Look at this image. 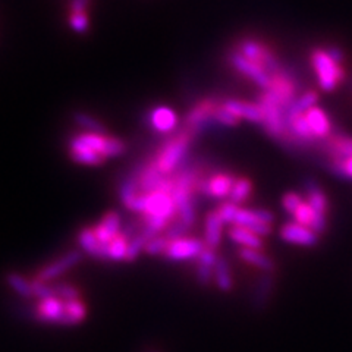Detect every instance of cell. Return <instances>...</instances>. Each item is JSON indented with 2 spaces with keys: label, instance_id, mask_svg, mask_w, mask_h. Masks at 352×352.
I'll return each mask as SVG.
<instances>
[{
  "label": "cell",
  "instance_id": "1",
  "mask_svg": "<svg viewBox=\"0 0 352 352\" xmlns=\"http://www.w3.org/2000/svg\"><path fill=\"white\" fill-rule=\"evenodd\" d=\"M195 136L186 128L178 129L164 140L151 159L164 176H172L188 160Z\"/></svg>",
  "mask_w": 352,
  "mask_h": 352
},
{
  "label": "cell",
  "instance_id": "2",
  "mask_svg": "<svg viewBox=\"0 0 352 352\" xmlns=\"http://www.w3.org/2000/svg\"><path fill=\"white\" fill-rule=\"evenodd\" d=\"M312 65L316 72L318 87L323 91H334L345 78L342 65L329 56L326 49H314L312 51Z\"/></svg>",
  "mask_w": 352,
  "mask_h": 352
},
{
  "label": "cell",
  "instance_id": "3",
  "mask_svg": "<svg viewBox=\"0 0 352 352\" xmlns=\"http://www.w3.org/2000/svg\"><path fill=\"white\" fill-rule=\"evenodd\" d=\"M235 50L240 51V53L247 59L255 62L257 65L263 66L272 77L276 74H281V72L285 69V66L281 64V60L277 59V56L264 43H262L260 40L250 38V37L241 38L236 43Z\"/></svg>",
  "mask_w": 352,
  "mask_h": 352
},
{
  "label": "cell",
  "instance_id": "4",
  "mask_svg": "<svg viewBox=\"0 0 352 352\" xmlns=\"http://www.w3.org/2000/svg\"><path fill=\"white\" fill-rule=\"evenodd\" d=\"M236 176L231 172L216 171L210 173H204L203 178L197 185V192L213 200H229Z\"/></svg>",
  "mask_w": 352,
  "mask_h": 352
},
{
  "label": "cell",
  "instance_id": "5",
  "mask_svg": "<svg viewBox=\"0 0 352 352\" xmlns=\"http://www.w3.org/2000/svg\"><path fill=\"white\" fill-rule=\"evenodd\" d=\"M222 101H219L214 97H204L199 100L195 105L186 113L184 128L190 129L194 136L197 137L204 129L210 128L212 125H216L214 122V113L216 109L219 108Z\"/></svg>",
  "mask_w": 352,
  "mask_h": 352
},
{
  "label": "cell",
  "instance_id": "6",
  "mask_svg": "<svg viewBox=\"0 0 352 352\" xmlns=\"http://www.w3.org/2000/svg\"><path fill=\"white\" fill-rule=\"evenodd\" d=\"M77 137L86 142L88 147H91L96 153H99L103 159H112L122 156L127 151V144L123 140L109 136V134L103 132H78Z\"/></svg>",
  "mask_w": 352,
  "mask_h": 352
},
{
  "label": "cell",
  "instance_id": "7",
  "mask_svg": "<svg viewBox=\"0 0 352 352\" xmlns=\"http://www.w3.org/2000/svg\"><path fill=\"white\" fill-rule=\"evenodd\" d=\"M227 62H229V65L238 72V74H241L242 77L254 82V84L257 87H260L263 91L271 88L273 77L268 74L263 66L257 65L255 62L242 56L240 51H236L235 49L231 50L229 53H227Z\"/></svg>",
  "mask_w": 352,
  "mask_h": 352
},
{
  "label": "cell",
  "instance_id": "8",
  "mask_svg": "<svg viewBox=\"0 0 352 352\" xmlns=\"http://www.w3.org/2000/svg\"><path fill=\"white\" fill-rule=\"evenodd\" d=\"M304 190H305V201L313 207L317 221L313 226V231L318 235H323L327 231V213H329V200L327 195L323 191L320 184L313 179L307 178L304 181Z\"/></svg>",
  "mask_w": 352,
  "mask_h": 352
},
{
  "label": "cell",
  "instance_id": "9",
  "mask_svg": "<svg viewBox=\"0 0 352 352\" xmlns=\"http://www.w3.org/2000/svg\"><path fill=\"white\" fill-rule=\"evenodd\" d=\"M81 262H82V251L79 250L68 251L64 255L56 258V260L46 264L45 267H41L36 279L40 282H46V284L56 281L59 276L66 273L68 271H71V268L77 267Z\"/></svg>",
  "mask_w": 352,
  "mask_h": 352
},
{
  "label": "cell",
  "instance_id": "10",
  "mask_svg": "<svg viewBox=\"0 0 352 352\" xmlns=\"http://www.w3.org/2000/svg\"><path fill=\"white\" fill-rule=\"evenodd\" d=\"M204 241L199 238H179V240L171 241L164 258L169 262H186V260H197V257L204 250Z\"/></svg>",
  "mask_w": 352,
  "mask_h": 352
},
{
  "label": "cell",
  "instance_id": "11",
  "mask_svg": "<svg viewBox=\"0 0 352 352\" xmlns=\"http://www.w3.org/2000/svg\"><path fill=\"white\" fill-rule=\"evenodd\" d=\"M147 121L150 128L154 132L168 137L178 131L179 127V118L176 115V112L172 108L164 105L153 106L147 115Z\"/></svg>",
  "mask_w": 352,
  "mask_h": 352
},
{
  "label": "cell",
  "instance_id": "12",
  "mask_svg": "<svg viewBox=\"0 0 352 352\" xmlns=\"http://www.w3.org/2000/svg\"><path fill=\"white\" fill-rule=\"evenodd\" d=\"M36 318L43 323H53L66 326V317H65V301L56 295L40 299L36 305Z\"/></svg>",
  "mask_w": 352,
  "mask_h": 352
},
{
  "label": "cell",
  "instance_id": "13",
  "mask_svg": "<svg viewBox=\"0 0 352 352\" xmlns=\"http://www.w3.org/2000/svg\"><path fill=\"white\" fill-rule=\"evenodd\" d=\"M281 238L292 245H301V247H307L312 248L314 245L318 244V238L320 235L316 234L312 227L299 225L297 222H288L281 227Z\"/></svg>",
  "mask_w": 352,
  "mask_h": 352
},
{
  "label": "cell",
  "instance_id": "14",
  "mask_svg": "<svg viewBox=\"0 0 352 352\" xmlns=\"http://www.w3.org/2000/svg\"><path fill=\"white\" fill-rule=\"evenodd\" d=\"M275 292V276L273 273H262L255 281L251 292L250 304L255 313H262L271 305Z\"/></svg>",
  "mask_w": 352,
  "mask_h": 352
},
{
  "label": "cell",
  "instance_id": "15",
  "mask_svg": "<svg viewBox=\"0 0 352 352\" xmlns=\"http://www.w3.org/2000/svg\"><path fill=\"white\" fill-rule=\"evenodd\" d=\"M223 106L231 113L240 119L248 121L251 123H260L263 122V110L257 101H247L241 99H226L223 101Z\"/></svg>",
  "mask_w": 352,
  "mask_h": 352
},
{
  "label": "cell",
  "instance_id": "16",
  "mask_svg": "<svg viewBox=\"0 0 352 352\" xmlns=\"http://www.w3.org/2000/svg\"><path fill=\"white\" fill-rule=\"evenodd\" d=\"M68 150H69L71 159L79 164H87V166H100V164L106 162V159H103L99 153H96L91 147H88L86 142H82L77 137V134L69 138Z\"/></svg>",
  "mask_w": 352,
  "mask_h": 352
},
{
  "label": "cell",
  "instance_id": "17",
  "mask_svg": "<svg viewBox=\"0 0 352 352\" xmlns=\"http://www.w3.org/2000/svg\"><path fill=\"white\" fill-rule=\"evenodd\" d=\"M232 226L245 227V229L254 232L260 238L271 235L272 232V225H267L260 219L257 209H244V207L238 209Z\"/></svg>",
  "mask_w": 352,
  "mask_h": 352
},
{
  "label": "cell",
  "instance_id": "18",
  "mask_svg": "<svg viewBox=\"0 0 352 352\" xmlns=\"http://www.w3.org/2000/svg\"><path fill=\"white\" fill-rule=\"evenodd\" d=\"M122 231L121 216L116 212H108L95 226V232L103 245H109Z\"/></svg>",
  "mask_w": 352,
  "mask_h": 352
},
{
  "label": "cell",
  "instance_id": "19",
  "mask_svg": "<svg viewBox=\"0 0 352 352\" xmlns=\"http://www.w3.org/2000/svg\"><path fill=\"white\" fill-rule=\"evenodd\" d=\"M78 245L86 254L97 258V260H108V250L103 245L95 232V227H82L78 232Z\"/></svg>",
  "mask_w": 352,
  "mask_h": 352
},
{
  "label": "cell",
  "instance_id": "20",
  "mask_svg": "<svg viewBox=\"0 0 352 352\" xmlns=\"http://www.w3.org/2000/svg\"><path fill=\"white\" fill-rule=\"evenodd\" d=\"M304 116L316 140H326L330 137V134H332V122H330L327 113L322 108L314 106Z\"/></svg>",
  "mask_w": 352,
  "mask_h": 352
},
{
  "label": "cell",
  "instance_id": "21",
  "mask_svg": "<svg viewBox=\"0 0 352 352\" xmlns=\"http://www.w3.org/2000/svg\"><path fill=\"white\" fill-rule=\"evenodd\" d=\"M223 221L217 210L209 212L204 219V244L217 250L223 240Z\"/></svg>",
  "mask_w": 352,
  "mask_h": 352
},
{
  "label": "cell",
  "instance_id": "22",
  "mask_svg": "<svg viewBox=\"0 0 352 352\" xmlns=\"http://www.w3.org/2000/svg\"><path fill=\"white\" fill-rule=\"evenodd\" d=\"M323 141V150L329 154L330 160L352 158V137L344 136V134H336V136H330Z\"/></svg>",
  "mask_w": 352,
  "mask_h": 352
},
{
  "label": "cell",
  "instance_id": "23",
  "mask_svg": "<svg viewBox=\"0 0 352 352\" xmlns=\"http://www.w3.org/2000/svg\"><path fill=\"white\" fill-rule=\"evenodd\" d=\"M240 258L253 267L258 268L262 273H275L276 264L271 257L264 254L262 250H253V248H240L238 251Z\"/></svg>",
  "mask_w": 352,
  "mask_h": 352
},
{
  "label": "cell",
  "instance_id": "24",
  "mask_svg": "<svg viewBox=\"0 0 352 352\" xmlns=\"http://www.w3.org/2000/svg\"><path fill=\"white\" fill-rule=\"evenodd\" d=\"M229 238L241 248H253V250H262L263 248V238L241 226H231Z\"/></svg>",
  "mask_w": 352,
  "mask_h": 352
},
{
  "label": "cell",
  "instance_id": "25",
  "mask_svg": "<svg viewBox=\"0 0 352 352\" xmlns=\"http://www.w3.org/2000/svg\"><path fill=\"white\" fill-rule=\"evenodd\" d=\"M214 285L222 292H231L234 289V277L231 272V266L225 257L219 255L214 266Z\"/></svg>",
  "mask_w": 352,
  "mask_h": 352
},
{
  "label": "cell",
  "instance_id": "26",
  "mask_svg": "<svg viewBox=\"0 0 352 352\" xmlns=\"http://www.w3.org/2000/svg\"><path fill=\"white\" fill-rule=\"evenodd\" d=\"M317 101H318V95L316 91H307L304 95L297 97L295 101L292 103V106L288 110V127H289V122L292 119H295L297 116L305 115L310 109L317 106Z\"/></svg>",
  "mask_w": 352,
  "mask_h": 352
},
{
  "label": "cell",
  "instance_id": "27",
  "mask_svg": "<svg viewBox=\"0 0 352 352\" xmlns=\"http://www.w3.org/2000/svg\"><path fill=\"white\" fill-rule=\"evenodd\" d=\"M6 285L23 298H34V289H33V281H28L27 277L19 275L16 272H9L5 276Z\"/></svg>",
  "mask_w": 352,
  "mask_h": 352
},
{
  "label": "cell",
  "instance_id": "28",
  "mask_svg": "<svg viewBox=\"0 0 352 352\" xmlns=\"http://www.w3.org/2000/svg\"><path fill=\"white\" fill-rule=\"evenodd\" d=\"M65 317L66 326H75L81 322H84L87 317V307L81 299H72V301H65Z\"/></svg>",
  "mask_w": 352,
  "mask_h": 352
},
{
  "label": "cell",
  "instance_id": "29",
  "mask_svg": "<svg viewBox=\"0 0 352 352\" xmlns=\"http://www.w3.org/2000/svg\"><path fill=\"white\" fill-rule=\"evenodd\" d=\"M253 192V184L248 178H244V176H240V178H236L235 184H234V188L232 192L229 195V200L236 205H240L242 203H245L248 199H250V195Z\"/></svg>",
  "mask_w": 352,
  "mask_h": 352
},
{
  "label": "cell",
  "instance_id": "30",
  "mask_svg": "<svg viewBox=\"0 0 352 352\" xmlns=\"http://www.w3.org/2000/svg\"><path fill=\"white\" fill-rule=\"evenodd\" d=\"M128 244L129 240L128 238L123 235L122 232L113 240L109 245H106V250H108V260L112 262H122L125 260L127 262V254H128Z\"/></svg>",
  "mask_w": 352,
  "mask_h": 352
},
{
  "label": "cell",
  "instance_id": "31",
  "mask_svg": "<svg viewBox=\"0 0 352 352\" xmlns=\"http://www.w3.org/2000/svg\"><path fill=\"white\" fill-rule=\"evenodd\" d=\"M154 238L150 232H147L142 227V231L138 232L136 236H132L128 244V254H127V262H134L137 260L138 255L141 254V251L146 250V245L149 244V241Z\"/></svg>",
  "mask_w": 352,
  "mask_h": 352
},
{
  "label": "cell",
  "instance_id": "32",
  "mask_svg": "<svg viewBox=\"0 0 352 352\" xmlns=\"http://www.w3.org/2000/svg\"><path fill=\"white\" fill-rule=\"evenodd\" d=\"M74 121L77 122V125L86 132H103L106 134L105 123L99 121L97 118L88 115L86 112H77L74 115Z\"/></svg>",
  "mask_w": 352,
  "mask_h": 352
},
{
  "label": "cell",
  "instance_id": "33",
  "mask_svg": "<svg viewBox=\"0 0 352 352\" xmlns=\"http://www.w3.org/2000/svg\"><path fill=\"white\" fill-rule=\"evenodd\" d=\"M292 217H294V222L312 227V229L317 221V214H316L314 209L307 201H304L301 205L298 207V210L294 213Z\"/></svg>",
  "mask_w": 352,
  "mask_h": 352
},
{
  "label": "cell",
  "instance_id": "34",
  "mask_svg": "<svg viewBox=\"0 0 352 352\" xmlns=\"http://www.w3.org/2000/svg\"><path fill=\"white\" fill-rule=\"evenodd\" d=\"M329 171L338 178L352 181V158L340 160H329Z\"/></svg>",
  "mask_w": 352,
  "mask_h": 352
},
{
  "label": "cell",
  "instance_id": "35",
  "mask_svg": "<svg viewBox=\"0 0 352 352\" xmlns=\"http://www.w3.org/2000/svg\"><path fill=\"white\" fill-rule=\"evenodd\" d=\"M214 122H216V125H221V127H225V128H234V127L238 125V123H240V119H238L234 115V113H231L229 110H227L223 106V101H222L221 105H219V108L216 109Z\"/></svg>",
  "mask_w": 352,
  "mask_h": 352
},
{
  "label": "cell",
  "instance_id": "36",
  "mask_svg": "<svg viewBox=\"0 0 352 352\" xmlns=\"http://www.w3.org/2000/svg\"><path fill=\"white\" fill-rule=\"evenodd\" d=\"M169 244H171V241L163 234L156 235L149 241L144 253L149 254V255H164Z\"/></svg>",
  "mask_w": 352,
  "mask_h": 352
},
{
  "label": "cell",
  "instance_id": "37",
  "mask_svg": "<svg viewBox=\"0 0 352 352\" xmlns=\"http://www.w3.org/2000/svg\"><path fill=\"white\" fill-rule=\"evenodd\" d=\"M188 232H190V227L176 217L175 221H172L168 225L166 229L163 231V235L166 236L169 241H175V240H179V238H185Z\"/></svg>",
  "mask_w": 352,
  "mask_h": 352
},
{
  "label": "cell",
  "instance_id": "38",
  "mask_svg": "<svg viewBox=\"0 0 352 352\" xmlns=\"http://www.w3.org/2000/svg\"><path fill=\"white\" fill-rule=\"evenodd\" d=\"M53 291H55V295L59 297L62 301H72V299L79 298V291L71 284H64V282L55 284Z\"/></svg>",
  "mask_w": 352,
  "mask_h": 352
},
{
  "label": "cell",
  "instance_id": "39",
  "mask_svg": "<svg viewBox=\"0 0 352 352\" xmlns=\"http://www.w3.org/2000/svg\"><path fill=\"white\" fill-rule=\"evenodd\" d=\"M304 201H305V200H304V197H303L301 194L291 191V192H286V194L282 197V207H284V210H285L286 213L294 216V213L298 210V207L301 205Z\"/></svg>",
  "mask_w": 352,
  "mask_h": 352
},
{
  "label": "cell",
  "instance_id": "40",
  "mask_svg": "<svg viewBox=\"0 0 352 352\" xmlns=\"http://www.w3.org/2000/svg\"><path fill=\"white\" fill-rule=\"evenodd\" d=\"M69 27L78 34L86 33L90 27V19L87 14H68Z\"/></svg>",
  "mask_w": 352,
  "mask_h": 352
},
{
  "label": "cell",
  "instance_id": "41",
  "mask_svg": "<svg viewBox=\"0 0 352 352\" xmlns=\"http://www.w3.org/2000/svg\"><path fill=\"white\" fill-rule=\"evenodd\" d=\"M195 276L201 286H210L212 284H214V267L197 263Z\"/></svg>",
  "mask_w": 352,
  "mask_h": 352
},
{
  "label": "cell",
  "instance_id": "42",
  "mask_svg": "<svg viewBox=\"0 0 352 352\" xmlns=\"http://www.w3.org/2000/svg\"><path fill=\"white\" fill-rule=\"evenodd\" d=\"M238 209H240V205H236L231 201H223L219 207H217L216 210H217V213H219V216L222 217V221H223L225 225L232 226Z\"/></svg>",
  "mask_w": 352,
  "mask_h": 352
},
{
  "label": "cell",
  "instance_id": "43",
  "mask_svg": "<svg viewBox=\"0 0 352 352\" xmlns=\"http://www.w3.org/2000/svg\"><path fill=\"white\" fill-rule=\"evenodd\" d=\"M33 289H34V298H38V301L40 299H46V298H50L55 295L53 286H50L46 282H40V281H37V279H34L33 281Z\"/></svg>",
  "mask_w": 352,
  "mask_h": 352
},
{
  "label": "cell",
  "instance_id": "44",
  "mask_svg": "<svg viewBox=\"0 0 352 352\" xmlns=\"http://www.w3.org/2000/svg\"><path fill=\"white\" fill-rule=\"evenodd\" d=\"M217 258H219V255L216 254V250H213V248L205 245L204 250L200 253V255L197 257V263L214 267L216 263H217Z\"/></svg>",
  "mask_w": 352,
  "mask_h": 352
},
{
  "label": "cell",
  "instance_id": "45",
  "mask_svg": "<svg viewBox=\"0 0 352 352\" xmlns=\"http://www.w3.org/2000/svg\"><path fill=\"white\" fill-rule=\"evenodd\" d=\"M326 50H327L329 56L332 58L336 62V64L342 65V62H344V51H342V49L338 47V46H329Z\"/></svg>",
  "mask_w": 352,
  "mask_h": 352
},
{
  "label": "cell",
  "instance_id": "46",
  "mask_svg": "<svg viewBox=\"0 0 352 352\" xmlns=\"http://www.w3.org/2000/svg\"><path fill=\"white\" fill-rule=\"evenodd\" d=\"M150 352H158V351H150Z\"/></svg>",
  "mask_w": 352,
  "mask_h": 352
}]
</instances>
